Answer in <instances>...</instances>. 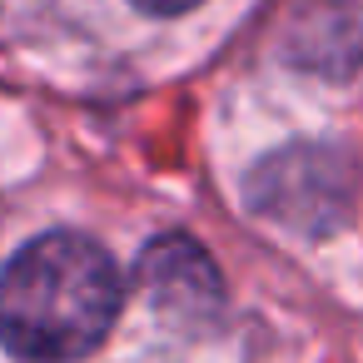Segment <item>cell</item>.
I'll list each match as a JSON object with an SVG mask.
<instances>
[{"instance_id":"obj_1","label":"cell","mask_w":363,"mask_h":363,"mask_svg":"<svg viewBox=\"0 0 363 363\" xmlns=\"http://www.w3.org/2000/svg\"><path fill=\"white\" fill-rule=\"evenodd\" d=\"M120 269L85 234H45L0 274V343L21 363H75L120 313Z\"/></svg>"},{"instance_id":"obj_2","label":"cell","mask_w":363,"mask_h":363,"mask_svg":"<svg viewBox=\"0 0 363 363\" xmlns=\"http://www.w3.org/2000/svg\"><path fill=\"white\" fill-rule=\"evenodd\" d=\"M254 204L269 219H284L298 229H323L348 204V169L328 150H289L259 169Z\"/></svg>"},{"instance_id":"obj_3","label":"cell","mask_w":363,"mask_h":363,"mask_svg":"<svg viewBox=\"0 0 363 363\" xmlns=\"http://www.w3.org/2000/svg\"><path fill=\"white\" fill-rule=\"evenodd\" d=\"M140 279H145L155 303L179 308V313H204V308L219 303V274H214L209 254L199 244L179 239V234H169V239L145 249Z\"/></svg>"},{"instance_id":"obj_4","label":"cell","mask_w":363,"mask_h":363,"mask_svg":"<svg viewBox=\"0 0 363 363\" xmlns=\"http://www.w3.org/2000/svg\"><path fill=\"white\" fill-rule=\"evenodd\" d=\"M140 11H155V16H179V11H189V6H199V0H135Z\"/></svg>"}]
</instances>
